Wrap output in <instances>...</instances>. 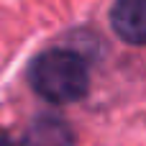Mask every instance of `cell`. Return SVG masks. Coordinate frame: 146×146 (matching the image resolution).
I'll list each match as a JSON object with an SVG mask.
<instances>
[{
  "mask_svg": "<svg viewBox=\"0 0 146 146\" xmlns=\"http://www.w3.org/2000/svg\"><path fill=\"white\" fill-rule=\"evenodd\" d=\"M31 90L56 105L80 103L90 90L87 62L72 49H46L28 67Z\"/></svg>",
  "mask_w": 146,
  "mask_h": 146,
  "instance_id": "1",
  "label": "cell"
},
{
  "mask_svg": "<svg viewBox=\"0 0 146 146\" xmlns=\"http://www.w3.org/2000/svg\"><path fill=\"white\" fill-rule=\"evenodd\" d=\"M0 146H13V141H10V136H8L5 131H0Z\"/></svg>",
  "mask_w": 146,
  "mask_h": 146,
  "instance_id": "4",
  "label": "cell"
},
{
  "mask_svg": "<svg viewBox=\"0 0 146 146\" xmlns=\"http://www.w3.org/2000/svg\"><path fill=\"white\" fill-rule=\"evenodd\" d=\"M110 28L121 41L146 46V0H115L110 8Z\"/></svg>",
  "mask_w": 146,
  "mask_h": 146,
  "instance_id": "2",
  "label": "cell"
},
{
  "mask_svg": "<svg viewBox=\"0 0 146 146\" xmlns=\"http://www.w3.org/2000/svg\"><path fill=\"white\" fill-rule=\"evenodd\" d=\"M21 146H77V139H74V128L62 115L41 113L28 123Z\"/></svg>",
  "mask_w": 146,
  "mask_h": 146,
  "instance_id": "3",
  "label": "cell"
}]
</instances>
